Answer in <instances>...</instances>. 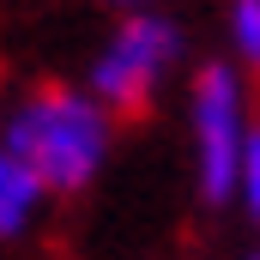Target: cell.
<instances>
[{
	"label": "cell",
	"instance_id": "cell-1",
	"mask_svg": "<svg viewBox=\"0 0 260 260\" xmlns=\"http://www.w3.org/2000/svg\"><path fill=\"white\" fill-rule=\"evenodd\" d=\"M0 145L43 182V194H85L109 151H115V121L109 109L85 91V85H30L6 121H0Z\"/></svg>",
	"mask_w": 260,
	"mask_h": 260
},
{
	"label": "cell",
	"instance_id": "cell-2",
	"mask_svg": "<svg viewBox=\"0 0 260 260\" xmlns=\"http://www.w3.org/2000/svg\"><path fill=\"white\" fill-rule=\"evenodd\" d=\"M182 61H188V30L176 12H164V6L157 12H121L85 67V91L109 115H133L182 73Z\"/></svg>",
	"mask_w": 260,
	"mask_h": 260
},
{
	"label": "cell",
	"instance_id": "cell-3",
	"mask_svg": "<svg viewBox=\"0 0 260 260\" xmlns=\"http://www.w3.org/2000/svg\"><path fill=\"white\" fill-rule=\"evenodd\" d=\"M248 91H242V67L230 61H206L188 85V145H194V182L200 200L230 206L236 200V170L248 151Z\"/></svg>",
	"mask_w": 260,
	"mask_h": 260
},
{
	"label": "cell",
	"instance_id": "cell-4",
	"mask_svg": "<svg viewBox=\"0 0 260 260\" xmlns=\"http://www.w3.org/2000/svg\"><path fill=\"white\" fill-rule=\"evenodd\" d=\"M43 206H49V194H43V182L0 145V242H18V236H30L37 230V218H43Z\"/></svg>",
	"mask_w": 260,
	"mask_h": 260
},
{
	"label": "cell",
	"instance_id": "cell-5",
	"mask_svg": "<svg viewBox=\"0 0 260 260\" xmlns=\"http://www.w3.org/2000/svg\"><path fill=\"white\" fill-rule=\"evenodd\" d=\"M224 37L242 73H260V0H230L224 6Z\"/></svg>",
	"mask_w": 260,
	"mask_h": 260
},
{
	"label": "cell",
	"instance_id": "cell-6",
	"mask_svg": "<svg viewBox=\"0 0 260 260\" xmlns=\"http://www.w3.org/2000/svg\"><path fill=\"white\" fill-rule=\"evenodd\" d=\"M230 206H242L248 218L260 224V121L248 133V151H242V170H236V200Z\"/></svg>",
	"mask_w": 260,
	"mask_h": 260
},
{
	"label": "cell",
	"instance_id": "cell-7",
	"mask_svg": "<svg viewBox=\"0 0 260 260\" xmlns=\"http://www.w3.org/2000/svg\"><path fill=\"white\" fill-rule=\"evenodd\" d=\"M97 6H109V12L121 18V12H157L164 0H97Z\"/></svg>",
	"mask_w": 260,
	"mask_h": 260
},
{
	"label": "cell",
	"instance_id": "cell-8",
	"mask_svg": "<svg viewBox=\"0 0 260 260\" xmlns=\"http://www.w3.org/2000/svg\"><path fill=\"white\" fill-rule=\"evenodd\" d=\"M248 260H260V248H254V254H248Z\"/></svg>",
	"mask_w": 260,
	"mask_h": 260
}]
</instances>
